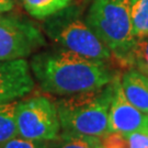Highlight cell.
<instances>
[{"label":"cell","mask_w":148,"mask_h":148,"mask_svg":"<svg viewBox=\"0 0 148 148\" xmlns=\"http://www.w3.org/2000/svg\"><path fill=\"white\" fill-rule=\"evenodd\" d=\"M59 148H104L103 137L87 135H63Z\"/></svg>","instance_id":"14"},{"label":"cell","mask_w":148,"mask_h":148,"mask_svg":"<svg viewBox=\"0 0 148 148\" xmlns=\"http://www.w3.org/2000/svg\"><path fill=\"white\" fill-rule=\"evenodd\" d=\"M130 64L148 77V34L136 37L130 56Z\"/></svg>","instance_id":"13"},{"label":"cell","mask_w":148,"mask_h":148,"mask_svg":"<svg viewBox=\"0 0 148 148\" xmlns=\"http://www.w3.org/2000/svg\"><path fill=\"white\" fill-rule=\"evenodd\" d=\"M130 10L135 36L148 34V0H130Z\"/></svg>","instance_id":"12"},{"label":"cell","mask_w":148,"mask_h":148,"mask_svg":"<svg viewBox=\"0 0 148 148\" xmlns=\"http://www.w3.org/2000/svg\"><path fill=\"white\" fill-rule=\"evenodd\" d=\"M121 87L126 99L138 110L148 114V77L136 69L126 71L121 78Z\"/></svg>","instance_id":"9"},{"label":"cell","mask_w":148,"mask_h":148,"mask_svg":"<svg viewBox=\"0 0 148 148\" xmlns=\"http://www.w3.org/2000/svg\"><path fill=\"white\" fill-rule=\"evenodd\" d=\"M25 58L0 62V103L21 99L34 88V80Z\"/></svg>","instance_id":"8"},{"label":"cell","mask_w":148,"mask_h":148,"mask_svg":"<svg viewBox=\"0 0 148 148\" xmlns=\"http://www.w3.org/2000/svg\"><path fill=\"white\" fill-rule=\"evenodd\" d=\"M45 45L46 40L34 23L0 13V62L27 58Z\"/></svg>","instance_id":"6"},{"label":"cell","mask_w":148,"mask_h":148,"mask_svg":"<svg viewBox=\"0 0 148 148\" xmlns=\"http://www.w3.org/2000/svg\"><path fill=\"white\" fill-rule=\"evenodd\" d=\"M120 135L123 148H148V130Z\"/></svg>","instance_id":"16"},{"label":"cell","mask_w":148,"mask_h":148,"mask_svg":"<svg viewBox=\"0 0 148 148\" xmlns=\"http://www.w3.org/2000/svg\"><path fill=\"white\" fill-rule=\"evenodd\" d=\"M18 136L33 140H60L62 127L56 101L35 95L18 101L16 106Z\"/></svg>","instance_id":"5"},{"label":"cell","mask_w":148,"mask_h":148,"mask_svg":"<svg viewBox=\"0 0 148 148\" xmlns=\"http://www.w3.org/2000/svg\"><path fill=\"white\" fill-rule=\"evenodd\" d=\"M113 81L103 88L66 95L56 101L63 135L103 137L109 134Z\"/></svg>","instance_id":"2"},{"label":"cell","mask_w":148,"mask_h":148,"mask_svg":"<svg viewBox=\"0 0 148 148\" xmlns=\"http://www.w3.org/2000/svg\"><path fill=\"white\" fill-rule=\"evenodd\" d=\"M18 100L0 103V145L18 136L16 106Z\"/></svg>","instance_id":"11"},{"label":"cell","mask_w":148,"mask_h":148,"mask_svg":"<svg viewBox=\"0 0 148 148\" xmlns=\"http://www.w3.org/2000/svg\"><path fill=\"white\" fill-rule=\"evenodd\" d=\"M148 130V114L138 110L126 99L121 79L113 80V93L109 111V134H122Z\"/></svg>","instance_id":"7"},{"label":"cell","mask_w":148,"mask_h":148,"mask_svg":"<svg viewBox=\"0 0 148 148\" xmlns=\"http://www.w3.org/2000/svg\"><path fill=\"white\" fill-rule=\"evenodd\" d=\"M14 7L13 0H0V13H8Z\"/></svg>","instance_id":"17"},{"label":"cell","mask_w":148,"mask_h":148,"mask_svg":"<svg viewBox=\"0 0 148 148\" xmlns=\"http://www.w3.org/2000/svg\"><path fill=\"white\" fill-rule=\"evenodd\" d=\"M73 0H22V5L30 16L46 20L70 7Z\"/></svg>","instance_id":"10"},{"label":"cell","mask_w":148,"mask_h":148,"mask_svg":"<svg viewBox=\"0 0 148 148\" xmlns=\"http://www.w3.org/2000/svg\"><path fill=\"white\" fill-rule=\"evenodd\" d=\"M86 22L117 59L130 64L136 41L130 0H93Z\"/></svg>","instance_id":"3"},{"label":"cell","mask_w":148,"mask_h":148,"mask_svg":"<svg viewBox=\"0 0 148 148\" xmlns=\"http://www.w3.org/2000/svg\"><path fill=\"white\" fill-rule=\"evenodd\" d=\"M30 68L43 91L62 97L100 89L115 78L106 63L63 47L36 53Z\"/></svg>","instance_id":"1"},{"label":"cell","mask_w":148,"mask_h":148,"mask_svg":"<svg viewBox=\"0 0 148 148\" xmlns=\"http://www.w3.org/2000/svg\"><path fill=\"white\" fill-rule=\"evenodd\" d=\"M62 143L60 140H33V139H27L21 136H16L11 138L8 142L0 145V148H55L59 146Z\"/></svg>","instance_id":"15"},{"label":"cell","mask_w":148,"mask_h":148,"mask_svg":"<svg viewBox=\"0 0 148 148\" xmlns=\"http://www.w3.org/2000/svg\"><path fill=\"white\" fill-rule=\"evenodd\" d=\"M44 31L60 47L81 55L86 58L109 62L113 54L95 32L82 20L79 11L68 7L65 10L46 19Z\"/></svg>","instance_id":"4"}]
</instances>
